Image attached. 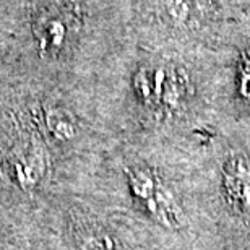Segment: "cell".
<instances>
[{
    "mask_svg": "<svg viewBox=\"0 0 250 250\" xmlns=\"http://www.w3.org/2000/svg\"><path fill=\"white\" fill-rule=\"evenodd\" d=\"M214 218L226 249L250 250V119H228L203 143Z\"/></svg>",
    "mask_w": 250,
    "mask_h": 250,
    "instance_id": "cell-1",
    "label": "cell"
},
{
    "mask_svg": "<svg viewBox=\"0 0 250 250\" xmlns=\"http://www.w3.org/2000/svg\"><path fill=\"white\" fill-rule=\"evenodd\" d=\"M221 47L229 59L232 119H250V31L228 26Z\"/></svg>",
    "mask_w": 250,
    "mask_h": 250,
    "instance_id": "cell-2",
    "label": "cell"
},
{
    "mask_svg": "<svg viewBox=\"0 0 250 250\" xmlns=\"http://www.w3.org/2000/svg\"><path fill=\"white\" fill-rule=\"evenodd\" d=\"M80 250H127L124 242L99 221H83L75 228Z\"/></svg>",
    "mask_w": 250,
    "mask_h": 250,
    "instance_id": "cell-3",
    "label": "cell"
},
{
    "mask_svg": "<svg viewBox=\"0 0 250 250\" xmlns=\"http://www.w3.org/2000/svg\"><path fill=\"white\" fill-rule=\"evenodd\" d=\"M228 26L250 31V0H219Z\"/></svg>",
    "mask_w": 250,
    "mask_h": 250,
    "instance_id": "cell-4",
    "label": "cell"
}]
</instances>
